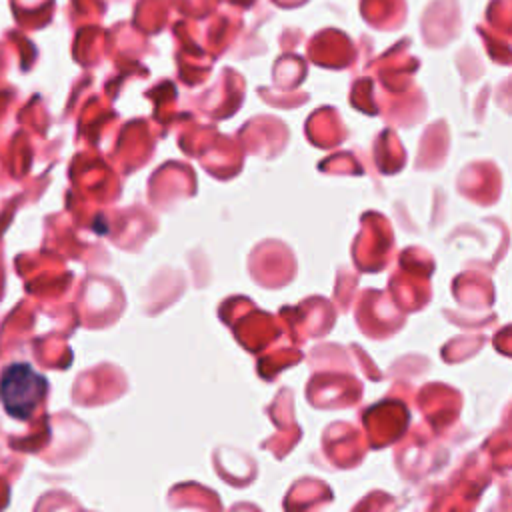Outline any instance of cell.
Here are the masks:
<instances>
[{"instance_id":"6da1fadb","label":"cell","mask_w":512,"mask_h":512,"mask_svg":"<svg viewBox=\"0 0 512 512\" xmlns=\"http://www.w3.org/2000/svg\"><path fill=\"white\" fill-rule=\"evenodd\" d=\"M46 378L26 362L10 364L0 376V400L4 410L18 418H30L46 394Z\"/></svg>"}]
</instances>
